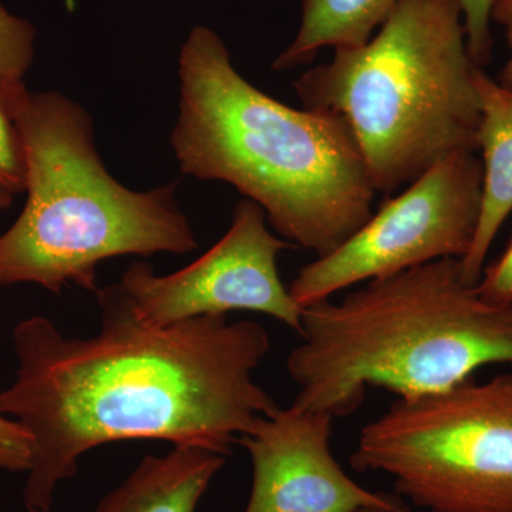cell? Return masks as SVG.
Returning <instances> with one entry per match:
<instances>
[{"instance_id":"cell-10","label":"cell","mask_w":512,"mask_h":512,"mask_svg":"<svg viewBox=\"0 0 512 512\" xmlns=\"http://www.w3.org/2000/svg\"><path fill=\"white\" fill-rule=\"evenodd\" d=\"M481 119L477 150L483 164V191L476 237L461 261L467 285L477 286L488 252L512 212V92L491 79L484 69L474 70Z\"/></svg>"},{"instance_id":"cell-4","label":"cell","mask_w":512,"mask_h":512,"mask_svg":"<svg viewBox=\"0 0 512 512\" xmlns=\"http://www.w3.org/2000/svg\"><path fill=\"white\" fill-rule=\"evenodd\" d=\"M10 117L25 154L28 201L0 235V286L97 292V266L107 259L198 248L175 201L177 184L138 192L111 177L80 104L57 92H29Z\"/></svg>"},{"instance_id":"cell-14","label":"cell","mask_w":512,"mask_h":512,"mask_svg":"<svg viewBox=\"0 0 512 512\" xmlns=\"http://www.w3.org/2000/svg\"><path fill=\"white\" fill-rule=\"evenodd\" d=\"M26 190V164L18 128L0 104V210Z\"/></svg>"},{"instance_id":"cell-16","label":"cell","mask_w":512,"mask_h":512,"mask_svg":"<svg viewBox=\"0 0 512 512\" xmlns=\"http://www.w3.org/2000/svg\"><path fill=\"white\" fill-rule=\"evenodd\" d=\"M32 446V436L25 427L0 414V468L10 473H28Z\"/></svg>"},{"instance_id":"cell-1","label":"cell","mask_w":512,"mask_h":512,"mask_svg":"<svg viewBox=\"0 0 512 512\" xmlns=\"http://www.w3.org/2000/svg\"><path fill=\"white\" fill-rule=\"evenodd\" d=\"M96 298L100 328L90 338H66L45 316L13 330L18 370L0 390V414L32 436L28 512H50L60 484L93 448L164 440L228 456L279 409L254 380L271 349L261 323L201 316L154 325L119 282Z\"/></svg>"},{"instance_id":"cell-9","label":"cell","mask_w":512,"mask_h":512,"mask_svg":"<svg viewBox=\"0 0 512 512\" xmlns=\"http://www.w3.org/2000/svg\"><path fill=\"white\" fill-rule=\"evenodd\" d=\"M333 419L292 404L239 437L252 463L244 512H412L399 495L367 490L346 474L330 448Z\"/></svg>"},{"instance_id":"cell-19","label":"cell","mask_w":512,"mask_h":512,"mask_svg":"<svg viewBox=\"0 0 512 512\" xmlns=\"http://www.w3.org/2000/svg\"><path fill=\"white\" fill-rule=\"evenodd\" d=\"M360 512H383V511H379V510H363V511H360Z\"/></svg>"},{"instance_id":"cell-3","label":"cell","mask_w":512,"mask_h":512,"mask_svg":"<svg viewBox=\"0 0 512 512\" xmlns=\"http://www.w3.org/2000/svg\"><path fill=\"white\" fill-rule=\"evenodd\" d=\"M286 369L293 406L350 416L367 389L399 399L440 393L491 365H512V308L467 285L457 258L372 279L338 302L303 308Z\"/></svg>"},{"instance_id":"cell-17","label":"cell","mask_w":512,"mask_h":512,"mask_svg":"<svg viewBox=\"0 0 512 512\" xmlns=\"http://www.w3.org/2000/svg\"><path fill=\"white\" fill-rule=\"evenodd\" d=\"M483 301L498 308H512V237L503 254L493 264L484 266L476 286Z\"/></svg>"},{"instance_id":"cell-11","label":"cell","mask_w":512,"mask_h":512,"mask_svg":"<svg viewBox=\"0 0 512 512\" xmlns=\"http://www.w3.org/2000/svg\"><path fill=\"white\" fill-rule=\"evenodd\" d=\"M227 456L195 446L148 454L93 512H197Z\"/></svg>"},{"instance_id":"cell-18","label":"cell","mask_w":512,"mask_h":512,"mask_svg":"<svg viewBox=\"0 0 512 512\" xmlns=\"http://www.w3.org/2000/svg\"><path fill=\"white\" fill-rule=\"evenodd\" d=\"M491 19L504 29L508 47H510V57L501 70L497 82L512 92V0H495Z\"/></svg>"},{"instance_id":"cell-7","label":"cell","mask_w":512,"mask_h":512,"mask_svg":"<svg viewBox=\"0 0 512 512\" xmlns=\"http://www.w3.org/2000/svg\"><path fill=\"white\" fill-rule=\"evenodd\" d=\"M481 191L477 153L440 161L399 197L384 201L339 248L303 266L288 288L293 301L306 308L372 279L437 259H463L476 237Z\"/></svg>"},{"instance_id":"cell-12","label":"cell","mask_w":512,"mask_h":512,"mask_svg":"<svg viewBox=\"0 0 512 512\" xmlns=\"http://www.w3.org/2000/svg\"><path fill=\"white\" fill-rule=\"evenodd\" d=\"M400 0H302L298 35L272 69L309 64L323 47L350 49L366 45L392 15Z\"/></svg>"},{"instance_id":"cell-15","label":"cell","mask_w":512,"mask_h":512,"mask_svg":"<svg viewBox=\"0 0 512 512\" xmlns=\"http://www.w3.org/2000/svg\"><path fill=\"white\" fill-rule=\"evenodd\" d=\"M494 2L495 0H458L466 30L468 53L480 69H484L493 59L491 13Z\"/></svg>"},{"instance_id":"cell-5","label":"cell","mask_w":512,"mask_h":512,"mask_svg":"<svg viewBox=\"0 0 512 512\" xmlns=\"http://www.w3.org/2000/svg\"><path fill=\"white\" fill-rule=\"evenodd\" d=\"M458 0H400L366 45L296 80L303 109L349 124L376 192L478 153L481 110Z\"/></svg>"},{"instance_id":"cell-6","label":"cell","mask_w":512,"mask_h":512,"mask_svg":"<svg viewBox=\"0 0 512 512\" xmlns=\"http://www.w3.org/2000/svg\"><path fill=\"white\" fill-rule=\"evenodd\" d=\"M349 464L426 512H512V373L394 400L360 430Z\"/></svg>"},{"instance_id":"cell-2","label":"cell","mask_w":512,"mask_h":512,"mask_svg":"<svg viewBox=\"0 0 512 512\" xmlns=\"http://www.w3.org/2000/svg\"><path fill=\"white\" fill-rule=\"evenodd\" d=\"M178 77L171 146L181 173L234 185L279 237L318 258L372 217L376 190L343 117L292 109L256 89L205 26L181 47Z\"/></svg>"},{"instance_id":"cell-8","label":"cell","mask_w":512,"mask_h":512,"mask_svg":"<svg viewBox=\"0 0 512 512\" xmlns=\"http://www.w3.org/2000/svg\"><path fill=\"white\" fill-rule=\"evenodd\" d=\"M258 204L242 200L227 234L192 264L157 275L147 262H134L119 285L141 318L173 325L201 316L262 313L301 333L303 308L281 281L278 256L298 249L275 237Z\"/></svg>"},{"instance_id":"cell-13","label":"cell","mask_w":512,"mask_h":512,"mask_svg":"<svg viewBox=\"0 0 512 512\" xmlns=\"http://www.w3.org/2000/svg\"><path fill=\"white\" fill-rule=\"evenodd\" d=\"M36 30L0 5V104L9 116L29 94L26 72L35 56Z\"/></svg>"}]
</instances>
